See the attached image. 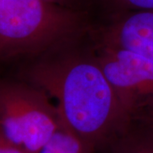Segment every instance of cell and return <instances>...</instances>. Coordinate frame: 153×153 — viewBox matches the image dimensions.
<instances>
[{
    "label": "cell",
    "mask_w": 153,
    "mask_h": 153,
    "mask_svg": "<svg viewBox=\"0 0 153 153\" xmlns=\"http://www.w3.org/2000/svg\"><path fill=\"white\" fill-rule=\"evenodd\" d=\"M115 140L112 153H153V126L136 130L128 128Z\"/></svg>",
    "instance_id": "7"
},
{
    "label": "cell",
    "mask_w": 153,
    "mask_h": 153,
    "mask_svg": "<svg viewBox=\"0 0 153 153\" xmlns=\"http://www.w3.org/2000/svg\"><path fill=\"white\" fill-rule=\"evenodd\" d=\"M94 147L61 123L60 128L47 142L39 153H94Z\"/></svg>",
    "instance_id": "6"
},
{
    "label": "cell",
    "mask_w": 153,
    "mask_h": 153,
    "mask_svg": "<svg viewBox=\"0 0 153 153\" xmlns=\"http://www.w3.org/2000/svg\"><path fill=\"white\" fill-rule=\"evenodd\" d=\"M146 105L149 107V120H150V124L153 126V98L152 100H150L146 104Z\"/></svg>",
    "instance_id": "11"
},
{
    "label": "cell",
    "mask_w": 153,
    "mask_h": 153,
    "mask_svg": "<svg viewBox=\"0 0 153 153\" xmlns=\"http://www.w3.org/2000/svg\"><path fill=\"white\" fill-rule=\"evenodd\" d=\"M61 126L57 107L36 87L0 85V134L26 153H39Z\"/></svg>",
    "instance_id": "3"
},
{
    "label": "cell",
    "mask_w": 153,
    "mask_h": 153,
    "mask_svg": "<svg viewBox=\"0 0 153 153\" xmlns=\"http://www.w3.org/2000/svg\"><path fill=\"white\" fill-rule=\"evenodd\" d=\"M96 61L132 116L153 98V61L129 50L107 46Z\"/></svg>",
    "instance_id": "4"
},
{
    "label": "cell",
    "mask_w": 153,
    "mask_h": 153,
    "mask_svg": "<svg viewBox=\"0 0 153 153\" xmlns=\"http://www.w3.org/2000/svg\"><path fill=\"white\" fill-rule=\"evenodd\" d=\"M0 153H26L0 134Z\"/></svg>",
    "instance_id": "9"
},
{
    "label": "cell",
    "mask_w": 153,
    "mask_h": 153,
    "mask_svg": "<svg viewBox=\"0 0 153 153\" xmlns=\"http://www.w3.org/2000/svg\"><path fill=\"white\" fill-rule=\"evenodd\" d=\"M105 46L127 49L153 61V11H126L107 28Z\"/></svg>",
    "instance_id": "5"
},
{
    "label": "cell",
    "mask_w": 153,
    "mask_h": 153,
    "mask_svg": "<svg viewBox=\"0 0 153 153\" xmlns=\"http://www.w3.org/2000/svg\"><path fill=\"white\" fill-rule=\"evenodd\" d=\"M85 28L82 13L44 0H0V59L38 54Z\"/></svg>",
    "instance_id": "2"
},
{
    "label": "cell",
    "mask_w": 153,
    "mask_h": 153,
    "mask_svg": "<svg viewBox=\"0 0 153 153\" xmlns=\"http://www.w3.org/2000/svg\"><path fill=\"white\" fill-rule=\"evenodd\" d=\"M45 2H48L53 4H56V5L64 6V7H68V4L71 3L72 0H44ZM69 8V7H68Z\"/></svg>",
    "instance_id": "10"
},
{
    "label": "cell",
    "mask_w": 153,
    "mask_h": 153,
    "mask_svg": "<svg viewBox=\"0 0 153 153\" xmlns=\"http://www.w3.org/2000/svg\"><path fill=\"white\" fill-rule=\"evenodd\" d=\"M114 2L126 11H153V0H114Z\"/></svg>",
    "instance_id": "8"
},
{
    "label": "cell",
    "mask_w": 153,
    "mask_h": 153,
    "mask_svg": "<svg viewBox=\"0 0 153 153\" xmlns=\"http://www.w3.org/2000/svg\"><path fill=\"white\" fill-rule=\"evenodd\" d=\"M34 87L55 98L62 124L94 147L117 139L132 116L97 61L66 58L39 63L29 71Z\"/></svg>",
    "instance_id": "1"
}]
</instances>
